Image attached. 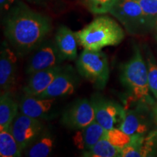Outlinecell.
<instances>
[{
  "label": "cell",
  "instance_id": "1",
  "mask_svg": "<svg viewBox=\"0 0 157 157\" xmlns=\"http://www.w3.org/2000/svg\"><path fill=\"white\" fill-rule=\"evenodd\" d=\"M52 29L50 17L18 2L6 18L5 36L17 56L24 57L44 42Z\"/></svg>",
  "mask_w": 157,
  "mask_h": 157
},
{
  "label": "cell",
  "instance_id": "2",
  "mask_svg": "<svg viewBox=\"0 0 157 157\" xmlns=\"http://www.w3.org/2000/svg\"><path fill=\"white\" fill-rule=\"evenodd\" d=\"M120 81L128 92L131 101L151 107L156 103L151 96L146 63L138 45H134L132 56L121 66Z\"/></svg>",
  "mask_w": 157,
  "mask_h": 157
},
{
  "label": "cell",
  "instance_id": "3",
  "mask_svg": "<svg viewBox=\"0 0 157 157\" xmlns=\"http://www.w3.org/2000/svg\"><path fill=\"white\" fill-rule=\"evenodd\" d=\"M76 34L78 44L84 49L95 51L117 46L124 39V32L119 23L105 15L93 20Z\"/></svg>",
  "mask_w": 157,
  "mask_h": 157
},
{
  "label": "cell",
  "instance_id": "4",
  "mask_svg": "<svg viewBox=\"0 0 157 157\" xmlns=\"http://www.w3.org/2000/svg\"><path fill=\"white\" fill-rule=\"evenodd\" d=\"M78 74L86 78L96 89L105 87L109 78V65L107 56L102 50L84 49L76 60Z\"/></svg>",
  "mask_w": 157,
  "mask_h": 157
},
{
  "label": "cell",
  "instance_id": "5",
  "mask_svg": "<svg viewBox=\"0 0 157 157\" xmlns=\"http://www.w3.org/2000/svg\"><path fill=\"white\" fill-rule=\"evenodd\" d=\"M109 13L132 35L145 34L154 29L137 0H119Z\"/></svg>",
  "mask_w": 157,
  "mask_h": 157
},
{
  "label": "cell",
  "instance_id": "6",
  "mask_svg": "<svg viewBox=\"0 0 157 157\" xmlns=\"http://www.w3.org/2000/svg\"><path fill=\"white\" fill-rule=\"evenodd\" d=\"M90 100L98 124L105 130L120 127L125 116V108L100 94H94Z\"/></svg>",
  "mask_w": 157,
  "mask_h": 157
},
{
  "label": "cell",
  "instance_id": "7",
  "mask_svg": "<svg viewBox=\"0 0 157 157\" xmlns=\"http://www.w3.org/2000/svg\"><path fill=\"white\" fill-rule=\"evenodd\" d=\"M152 121H154L152 107L137 103L133 109L125 108V116L119 129L131 136L146 135L151 127Z\"/></svg>",
  "mask_w": 157,
  "mask_h": 157
},
{
  "label": "cell",
  "instance_id": "8",
  "mask_svg": "<svg viewBox=\"0 0 157 157\" xmlns=\"http://www.w3.org/2000/svg\"><path fill=\"white\" fill-rule=\"evenodd\" d=\"M31 53L25 69L29 76L39 71L59 66L65 60L56 42L52 40L45 39Z\"/></svg>",
  "mask_w": 157,
  "mask_h": 157
},
{
  "label": "cell",
  "instance_id": "9",
  "mask_svg": "<svg viewBox=\"0 0 157 157\" xmlns=\"http://www.w3.org/2000/svg\"><path fill=\"white\" fill-rule=\"evenodd\" d=\"M95 121L91 100L82 98L74 101L63 112L60 122L66 128L78 130Z\"/></svg>",
  "mask_w": 157,
  "mask_h": 157
},
{
  "label": "cell",
  "instance_id": "10",
  "mask_svg": "<svg viewBox=\"0 0 157 157\" xmlns=\"http://www.w3.org/2000/svg\"><path fill=\"white\" fill-rule=\"evenodd\" d=\"M45 128L44 121L28 117L21 112L17 113L10 127L12 134L23 151L41 135Z\"/></svg>",
  "mask_w": 157,
  "mask_h": 157
},
{
  "label": "cell",
  "instance_id": "11",
  "mask_svg": "<svg viewBox=\"0 0 157 157\" xmlns=\"http://www.w3.org/2000/svg\"><path fill=\"white\" fill-rule=\"evenodd\" d=\"M56 99L24 94L19 102L20 112L42 121L50 120L56 116Z\"/></svg>",
  "mask_w": 157,
  "mask_h": 157
},
{
  "label": "cell",
  "instance_id": "12",
  "mask_svg": "<svg viewBox=\"0 0 157 157\" xmlns=\"http://www.w3.org/2000/svg\"><path fill=\"white\" fill-rule=\"evenodd\" d=\"M17 79V56L7 41L2 43L0 52V87L2 92L12 91Z\"/></svg>",
  "mask_w": 157,
  "mask_h": 157
},
{
  "label": "cell",
  "instance_id": "13",
  "mask_svg": "<svg viewBox=\"0 0 157 157\" xmlns=\"http://www.w3.org/2000/svg\"><path fill=\"white\" fill-rule=\"evenodd\" d=\"M78 77L71 66H64L63 69L54 78L46 90L36 97L58 98L73 94L78 87Z\"/></svg>",
  "mask_w": 157,
  "mask_h": 157
},
{
  "label": "cell",
  "instance_id": "14",
  "mask_svg": "<svg viewBox=\"0 0 157 157\" xmlns=\"http://www.w3.org/2000/svg\"><path fill=\"white\" fill-rule=\"evenodd\" d=\"M60 65L54 67L39 71L29 75L28 82L23 88L24 94L38 96L42 93L52 83L56 76L63 69Z\"/></svg>",
  "mask_w": 157,
  "mask_h": 157
},
{
  "label": "cell",
  "instance_id": "15",
  "mask_svg": "<svg viewBox=\"0 0 157 157\" xmlns=\"http://www.w3.org/2000/svg\"><path fill=\"white\" fill-rule=\"evenodd\" d=\"M59 52L64 60H74L77 58V44H78L76 32L65 25L59 27L55 36Z\"/></svg>",
  "mask_w": 157,
  "mask_h": 157
},
{
  "label": "cell",
  "instance_id": "16",
  "mask_svg": "<svg viewBox=\"0 0 157 157\" xmlns=\"http://www.w3.org/2000/svg\"><path fill=\"white\" fill-rule=\"evenodd\" d=\"M105 130L100 124L94 121L83 129H78L73 137V141L78 149L87 151L104 137Z\"/></svg>",
  "mask_w": 157,
  "mask_h": 157
},
{
  "label": "cell",
  "instance_id": "17",
  "mask_svg": "<svg viewBox=\"0 0 157 157\" xmlns=\"http://www.w3.org/2000/svg\"><path fill=\"white\" fill-rule=\"evenodd\" d=\"M55 136L49 128H45L41 135L25 150V156L29 157H47L54 149Z\"/></svg>",
  "mask_w": 157,
  "mask_h": 157
},
{
  "label": "cell",
  "instance_id": "18",
  "mask_svg": "<svg viewBox=\"0 0 157 157\" xmlns=\"http://www.w3.org/2000/svg\"><path fill=\"white\" fill-rule=\"evenodd\" d=\"M19 103L11 91L2 92L0 97V129H9L18 113Z\"/></svg>",
  "mask_w": 157,
  "mask_h": 157
},
{
  "label": "cell",
  "instance_id": "19",
  "mask_svg": "<svg viewBox=\"0 0 157 157\" xmlns=\"http://www.w3.org/2000/svg\"><path fill=\"white\" fill-rule=\"evenodd\" d=\"M0 156L1 157H20L23 149L12 134L10 129H0Z\"/></svg>",
  "mask_w": 157,
  "mask_h": 157
},
{
  "label": "cell",
  "instance_id": "20",
  "mask_svg": "<svg viewBox=\"0 0 157 157\" xmlns=\"http://www.w3.org/2000/svg\"><path fill=\"white\" fill-rule=\"evenodd\" d=\"M85 157H121V149L117 148L105 138L100 140L90 149L82 151Z\"/></svg>",
  "mask_w": 157,
  "mask_h": 157
},
{
  "label": "cell",
  "instance_id": "21",
  "mask_svg": "<svg viewBox=\"0 0 157 157\" xmlns=\"http://www.w3.org/2000/svg\"><path fill=\"white\" fill-rule=\"evenodd\" d=\"M144 58L148 70V80L151 93L157 101V61L148 45H144Z\"/></svg>",
  "mask_w": 157,
  "mask_h": 157
},
{
  "label": "cell",
  "instance_id": "22",
  "mask_svg": "<svg viewBox=\"0 0 157 157\" xmlns=\"http://www.w3.org/2000/svg\"><path fill=\"white\" fill-rule=\"evenodd\" d=\"M103 138H105L117 148L122 149L132 142V136L127 135L119 128L106 130Z\"/></svg>",
  "mask_w": 157,
  "mask_h": 157
},
{
  "label": "cell",
  "instance_id": "23",
  "mask_svg": "<svg viewBox=\"0 0 157 157\" xmlns=\"http://www.w3.org/2000/svg\"><path fill=\"white\" fill-rule=\"evenodd\" d=\"M119 0H84V4L92 13L103 15L109 13Z\"/></svg>",
  "mask_w": 157,
  "mask_h": 157
},
{
  "label": "cell",
  "instance_id": "24",
  "mask_svg": "<svg viewBox=\"0 0 157 157\" xmlns=\"http://www.w3.org/2000/svg\"><path fill=\"white\" fill-rule=\"evenodd\" d=\"M141 155L142 157L157 156V129L151 131L143 137Z\"/></svg>",
  "mask_w": 157,
  "mask_h": 157
},
{
  "label": "cell",
  "instance_id": "25",
  "mask_svg": "<svg viewBox=\"0 0 157 157\" xmlns=\"http://www.w3.org/2000/svg\"><path fill=\"white\" fill-rule=\"evenodd\" d=\"M152 25L155 27L157 20V0H137Z\"/></svg>",
  "mask_w": 157,
  "mask_h": 157
},
{
  "label": "cell",
  "instance_id": "26",
  "mask_svg": "<svg viewBox=\"0 0 157 157\" xmlns=\"http://www.w3.org/2000/svg\"><path fill=\"white\" fill-rule=\"evenodd\" d=\"M15 0H0V7L1 11L5 12L10 10V8L14 3Z\"/></svg>",
  "mask_w": 157,
  "mask_h": 157
},
{
  "label": "cell",
  "instance_id": "27",
  "mask_svg": "<svg viewBox=\"0 0 157 157\" xmlns=\"http://www.w3.org/2000/svg\"><path fill=\"white\" fill-rule=\"evenodd\" d=\"M152 113L153 117H154V122L157 125V103H156L152 107Z\"/></svg>",
  "mask_w": 157,
  "mask_h": 157
},
{
  "label": "cell",
  "instance_id": "28",
  "mask_svg": "<svg viewBox=\"0 0 157 157\" xmlns=\"http://www.w3.org/2000/svg\"><path fill=\"white\" fill-rule=\"evenodd\" d=\"M154 29H155V39H156V40L157 41V20L156 21V23H155Z\"/></svg>",
  "mask_w": 157,
  "mask_h": 157
}]
</instances>
